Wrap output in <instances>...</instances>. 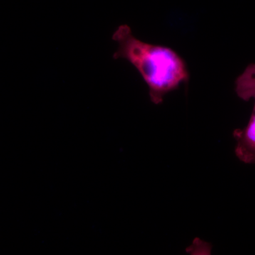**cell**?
<instances>
[{"label":"cell","instance_id":"6da1fadb","mask_svg":"<svg viewBox=\"0 0 255 255\" xmlns=\"http://www.w3.org/2000/svg\"><path fill=\"white\" fill-rule=\"evenodd\" d=\"M112 38L118 43L114 59L126 60L136 69L155 105L189 80L187 63L172 48L138 39L127 24L119 26Z\"/></svg>","mask_w":255,"mask_h":255},{"label":"cell","instance_id":"7a4b0ae2","mask_svg":"<svg viewBox=\"0 0 255 255\" xmlns=\"http://www.w3.org/2000/svg\"><path fill=\"white\" fill-rule=\"evenodd\" d=\"M254 108L248 124L243 128L233 132L236 140L235 152L236 157L246 164L255 163V98Z\"/></svg>","mask_w":255,"mask_h":255},{"label":"cell","instance_id":"3957f363","mask_svg":"<svg viewBox=\"0 0 255 255\" xmlns=\"http://www.w3.org/2000/svg\"><path fill=\"white\" fill-rule=\"evenodd\" d=\"M236 92L242 100L249 101L255 98V64L248 65L236 79Z\"/></svg>","mask_w":255,"mask_h":255}]
</instances>
